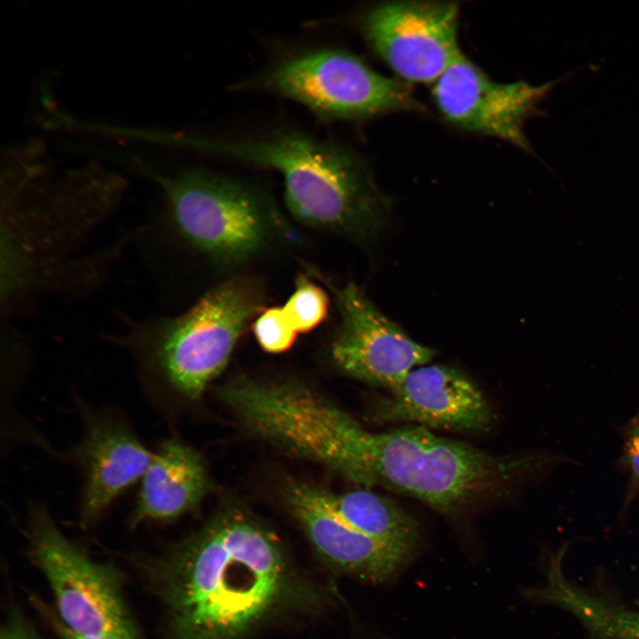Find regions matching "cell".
<instances>
[{"label": "cell", "instance_id": "1", "mask_svg": "<svg viewBox=\"0 0 639 639\" xmlns=\"http://www.w3.org/2000/svg\"><path fill=\"white\" fill-rule=\"evenodd\" d=\"M144 570L167 639H238L300 589L278 538L237 511L214 518Z\"/></svg>", "mask_w": 639, "mask_h": 639}, {"label": "cell", "instance_id": "2", "mask_svg": "<svg viewBox=\"0 0 639 639\" xmlns=\"http://www.w3.org/2000/svg\"><path fill=\"white\" fill-rule=\"evenodd\" d=\"M6 225L3 285L7 301L49 280L70 251L78 228L115 203L122 178L97 163L53 177L41 148L18 151L6 159Z\"/></svg>", "mask_w": 639, "mask_h": 639}, {"label": "cell", "instance_id": "3", "mask_svg": "<svg viewBox=\"0 0 639 639\" xmlns=\"http://www.w3.org/2000/svg\"><path fill=\"white\" fill-rule=\"evenodd\" d=\"M195 144L212 154L279 172L287 208L304 225L365 241L388 223L390 200L362 162L340 146L295 131Z\"/></svg>", "mask_w": 639, "mask_h": 639}, {"label": "cell", "instance_id": "4", "mask_svg": "<svg viewBox=\"0 0 639 639\" xmlns=\"http://www.w3.org/2000/svg\"><path fill=\"white\" fill-rule=\"evenodd\" d=\"M262 310L256 285L232 278L207 291L186 312L141 326L132 333V346L162 383L194 399L225 368Z\"/></svg>", "mask_w": 639, "mask_h": 639}, {"label": "cell", "instance_id": "5", "mask_svg": "<svg viewBox=\"0 0 639 639\" xmlns=\"http://www.w3.org/2000/svg\"><path fill=\"white\" fill-rule=\"evenodd\" d=\"M371 456L376 485L420 500L445 514L454 513L489 487L503 471L549 462L548 457L531 456L503 462L415 424L373 433Z\"/></svg>", "mask_w": 639, "mask_h": 639}, {"label": "cell", "instance_id": "6", "mask_svg": "<svg viewBox=\"0 0 639 639\" xmlns=\"http://www.w3.org/2000/svg\"><path fill=\"white\" fill-rule=\"evenodd\" d=\"M26 534L30 559L48 583L54 611L67 628L106 639H146L114 565L86 554L43 507L31 510Z\"/></svg>", "mask_w": 639, "mask_h": 639}, {"label": "cell", "instance_id": "7", "mask_svg": "<svg viewBox=\"0 0 639 639\" xmlns=\"http://www.w3.org/2000/svg\"><path fill=\"white\" fill-rule=\"evenodd\" d=\"M160 184L178 234L211 259L241 264L268 241L269 207L253 187L202 170L162 178Z\"/></svg>", "mask_w": 639, "mask_h": 639}, {"label": "cell", "instance_id": "8", "mask_svg": "<svg viewBox=\"0 0 639 639\" xmlns=\"http://www.w3.org/2000/svg\"><path fill=\"white\" fill-rule=\"evenodd\" d=\"M260 84L328 118L358 119L420 108L401 82L341 50H320L289 59L268 72Z\"/></svg>", "mask_w": 639, "mask_h": 639}, {"label": "cell", "instance_id": "9", "mask_svg": "<svg viewBox=\"0 0 639 639\" xmlns=\"http://www.w3.org/2000/svg\"><path fill=\"white\" fill-rule=\"evenodd\" d=\"M324 282L334 294L340 316L330 356L342 372L391 390L434 357L432 349L407 335L357 284Z\"/></svg>", "mask_w": 639, "mask_h": 639}, {"label": "cell", "instance_id": "10", "mask_svg": "<svg viewBox=\"0 0 639 639\" xmlns=\"http://www.w3.org/2000/svg\"><path fill=\"white\" fill-rule=\"evenodd\" d=\"M455 3L401 1L372 9L363 22L374 51L405 80L436 82L462 53Z\"/></svg>", "mask_w": 639, "mask_h": 639}, {"label": "cell", "instance_id": "11", "mask_svg": "<svg viewBox=\"0 0 639 639\" xmlns=\"http://www.w3.org/2000/svg\"><path fill=\"white\" fill-rule=\"evenodd\" d=\"M548 87L494 82L462 55L435 82L432 92L448 122L526 149L524 122Z\"/></svg>", "mask_w": 639, "mask_h": 639}, {"label": "cell", "instance_id": "12", "mask_svg": "<svg viewBox=\"0 0 639 639\" xmlns=\"http://www.w3.org/2000/svg\"><path fill=\"white\" fill-rule=\"evenodd\" d=\"M383 422H405L422 427L483 431L492 412L477 384L462 371L446 365L413 369L379 406Z\"/></svg>", "mask_w": 639, "mask_h": 639}, {"label": "cell", "instance_id": "13", "mask_svg": "<svg viewBox=\"0 0 639 639\" xmlns=\"http://www.w3.org/2000/svg\"><path fill=\"white\" fill-rule=\"evenodd\" d=\"M285 496L291 514L321 557L348 574L388 582L412 557L344 524L324 504L318 488L291 484Z\"/></svg>", "mask_w": 639, "mask_h": 639}, {"label": "cell", "instance_id": "14", "mask_svg": "<svg viewBox=\"0 0 639 639\" xmlns=\"http://www.w3.org/2000/svg\"><path fill=\"white\" fill-rule=\"evenodd\" d=\"M73 455L83 467L85 487L80 520L91 525L123 490L142 478L154 454L120 421L87 419L85 433Z\"/></svg>", "mask_w": 639, "mask_h": 639}, {"label": "cell", "instance_id": "15", "mask_svg": "<svg viewBox=\"0 0 639 639\" xmlns=\"http://www.w3.org/2000/svg\"><path fill=\"white\" fill-rule=\"evenodd\" d=\"M207 486L200 455L178 440L164 441L143 476L130 525L179 517L200 503Z\"/></svg>", "mask_w": 639, "mask_h": 639}, {"label": "cell", "instance_id": "16", "mask_svg": "<svg viewBox=\"0 0 639 639\" xmlns=\"http://www.w3.org/2000/svg\"><path fill=\"white\" fill-rule=\"evenodd\" d=\"M563 552L548 564L546 582L532 596L572 615L593 639H639V611L594 596L566 577Z\"/></svg>", "mask_w": 639, "mask_h": 639}, {"label": "cell", "instance_id": "17", "mask_svg": "<svg viewBox=\"0 0 639 639\" xmlns=\"http://www.w3.org/2000/svg\"><path fill=\"white\" fill-rule=\"evenodd\" d=\"M320 495L335 516L360 533L410 556L418 547L417 523L389 499L363 489L343 493L320 489Z\"/></svg>", "mask_w": 639, "mask_h": 639}, {"label": "cell", "instance_id": "18", "mask_svg": "<svg viewBox=\"0 0 639 639\" xmlns=\"http://www.w3.org/2000/svg\"><path fill=\"white\" fill-rule=\"evenodd\" d=\"M328 307L325 290L304 274L296 277L294 292L282 306L298 334L309 333L319 327L326 319Z\"/></svg>", "mask_w": 639, "mask_h": 639}, {"label": "cell", "instance_id": "19", "mask_svg": "<svg viewBox=\"0 0 639 639\" xmlns=\"http://www.w3.org/2000/svg\"><path fill=\"white\" fill-rule=\"evenodd\" d=\"M252 329L260 347L272 354L289 350L298 335L282 307L263 309L253 321Z\"/></svg>", "mask_w": 639, "mask_h": 639}, {"label": "cell", "instance_id": "20", "mask_svg": "<svg viewBox=\"0 0 639 639\" xmlns=\"http://www.w3.org/2000/svg\"><path fill=\"white\" fill-rule=\"evenodd\" d=\"M622 460L629 475L626 499L628 504L639 493V415L627 429Z\"/></svg>", "mask_w": 639, "mask_h": 639}, {"label": "cell", "instance_id": "21", "mask_svg": "<svg viewBox=\"0 0 639 639\" xmlns=\"http://www.w3.org/2000/svg\"><path fill=\"white\" fill-rule=\"evenodd\" d=\"M0 639H45L15 605L8 607L0 628Z\"/></svg>", "mask_w": 639, "mask_h": 639}, {"label": "cell", "instance_id": "22", "mask_svg": "<svg viewBox=\"0 0 639 639\" xmlns=\"http://www.w3.org/2000/svg\"><path fill=\"white\" fill-rule=\"evenodd\" d=\"M31 602L60 639H106L100 636L75 633L67 628L60 621L56 615L54 609L49 606L46 603L39 599L37 596H33L31 598Z\"/></svg>", "mask_w": 639, "mask_h": 639}]
</instances>
